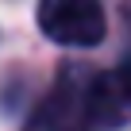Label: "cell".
Here are the masks:
<instances>
[{"mask_svg": "<svg viewBox=\"0 0 131 131\" xmlns=\"http://www.w3.org/2000/svg\"><path fill=\"white\" fill-rule=\"evenodd\" d=\"M104 27L100 0H39V31L62 46H96Z\"/></svg>", "mask_w": 131, "mask_h": 131, "instance_id": "1", "label": "cell"}, {"mask_svg": "<svg viewBox=\"0 0 131 131\" xmlns=\"http://www.w3.org/2000/svg\"><path fill=\"white\" fill-rule=\"evenodd\" d=\"M85 116L89 127H123L131 123V66L96 73L85 89Z\"/></svg>", "mask_w": 131, "mask_h": 131, "instance_id": "2", "label": "cell"}, {"mask_svg": "<svg viewBox=\"0 0 131 131\" xmlns=\"http://www.w3.org/2000/svg\"><path fill=\"white\" fill-rule=\"evenodd\" d=\"M89 127V116H85V85L77 81H62L46 104L35 112L31 127L27 131H85Z\"/></svg>", "mask_w": 131, "mask_h": 131, "instance_id": "3", "label": "cell"}]
</instances>
